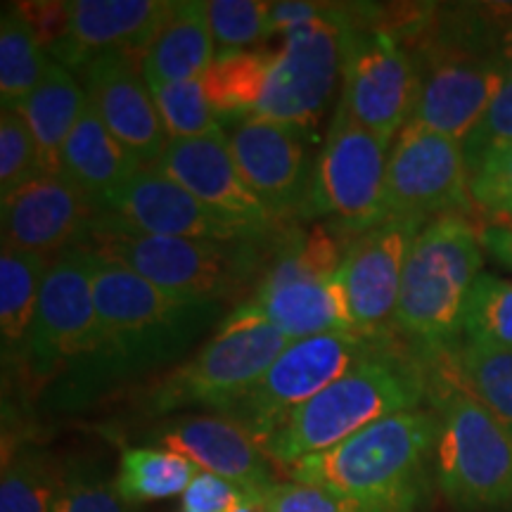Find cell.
Listing matches in <instances>:
<instances>
[{"instance_id":"f1b7e54d","label":"cell","mask_w":512,"mask_h":512,"mask_svg":"<svg viewBox=\"0 0 512 512\" xmlns=\"http://www.w3.org/2000/svg\"><path fill=\"white\" fill-rule=\"evenodd\" d=\"M273 60L275 50L264 48L216 57L209 72L202 76V86L219 121L228 119L235 124L256 117Z\"/></svg>"},{"instance_id":"74e56055","label":"cell","mask_w":512,"mask_h":512,"mask_svg":"<svg viewBox=\"0 0 512 512\" xmlns=\"http://www.w3.org/2000/svg\"><path fill=\"white\" fill-rule=\"evenodd\" d=\"M470 195L484 214L512 219V145L498 147L470 166Z\"/></svg>"},{"instance_id":"4fadbf2b","label":"cell","mask_w":512,"mask_h":512,"mask_svg":"<svg viewBox=\"0 0 512 512\" xmlns=\"http://www.w3.org/2000/svg\"><path fill=\"white\" fill-rule=\"evenodd\" d=\"M470 171L463 143L411 121L389 150L384 211L387 221L418 226L470 211Z\"/></svg>"},{"instance_id":"1f68e13d","label":"cell","mask_w":512,"mask_h":512,"mask_svg":"<svg viewBox=\"0 0 512 512\" xmlns=\"http://www.w3.org/2000/svg\"><path fill=\"white\" fill-rule=\"evenodd\" d=\"M62 470L41 448H19L3 465L0 512H53Z\"/></svg>"},{"instance_id":"ffe728a7","label":"cell","mask_w":512,"mask_h":512,"mask_svg":"<svg viewBox=\"0 0 512 512\" xmlns=\"http://www.w3.org/2000/svg\"><path fill=\"white\" fill-rule=\"evenodd\" d=\"M98 211L76 185L43 174L0 202L3 247L57 259L79 245Z\"/></svg>"},{"instance_id":"7a4b0ae2","label":"cell","mask_w":512,"mask_h":512,"mask_svg":"<svg viewBox=\"0 0 512 512\" xmlns=\"http://www.w3.org/2000/svg\"><path fill=\"white\" fill-rule=\"evenodd\" d=\"M439 418L415 408L389 415L323 453L285 467L292 482L323 486L373 512H415L437 451Z\"/></svg>"},{"instance_id":"7402d4cb","label":"cell","mask_w":512,"mask_h":512,"mask_svg":"<svg viewBox=\"0 0 512 512\" xmlns=\"http://www.w3.org/2000/svg\"><path fill=\"white\" fill-rule=\"evenodd\" d=\"M155 448L188 458L202 472L219 475L245 491H264L275 479L271 460L238 422L223 415H178L150 432Z\"/></svg>"},{"instance_id":"5b68a950","label":"cell","mask_w":512,"mask_h":512,"mask_svg":"<svg viewBox=\"0 0 512 512\" xmlns=\"http://www.w3.org/2000/svg\"><path fill=\"white\" fill-rule=\"evenodd\" d=\"M484 264L482 230L463 216L427 223L415 238L403 268L394 328L430 356L451 349L463 328L467 294Z\"/></svg>"},{"instance_id":"83f0119b","label":"cell","mask_w":512,"mask_h":512,"mask_svg":"<svg viewBox=\"0 0 512 512\" xmlns=\"http://www.w3.org/2000/svg\"><path fill=\"white\" fill-rule=\"evenodd\" d=\"M434 368L472 394L512 434V349L463 344L430 358Z\"/></svg>"},{"instance_id":"ab89813d","label":"cell","mask_w":512,"mask_h":512,"mask_svg":"<svg viewBox=\"0 0 512 512\" xmlns=\"http://www.w3.org/2000/svg\"><path fill=\"white\" fill-rule=\"evenodd\" d=\"M268 512H373L323 486L302 482H273L261 491Z\"/></svg>"},{"instance_id":"e575fe53","label":"cell","mask_w":512,"mask_h":512,"mask_svg":"<svg viewBox=\"0 0 512 512\" xmlns=\"http://www.w3.org/2000/svg\"><path fill=\"white\" fill-rule=\"evenodd\" d=\"M271 3L264 0H209V24L216 57L252 50L266 38V17Z\"/></svg>"},{"instance_id":"d6a6232c","label":"cell","mask_w":512,"mask_h":512,"mask_svg":"<svg viewBox=\"0 0 512 512\" xmlns=\"http://www.w3.org/2000/svg\"><path fill=\"white\" fill-rule=\"evenodd\" d=\"M460 332L470 344L512 349V280L479 275L467 294Z\"/></svg>"},{"instance_id":"b9f144b4","label":"cell","mask_w":512,"mask_h":512,"mask_svg":"<svg viewBox=\"0 0 512 512\" xmlns=\"http://www.w3.org/2000/svg\"><path fill=\"white\" fill-rule=\"evenodd\" d=\"M330 5L320 3H299V0H285V3H271L266 17V38L273 34H292V31L316 24L328 17Z\"/></svg>"},{"instance_id":"5bb4252c","label":"cell","mask_w":512,"mask_h":512,"mask_svg":"<svg viewBox=\"0 0 512 512\" xmlns=\"http://www.w3.org/2000/svg\"><path fill=\"white\" fill-rule=\"evenodd\" d=\"M93 256L81 247L62 252L50 264L38 299L27 349V373L43 384L95 354L100 342L91 283Z\"/></svg>"},{"instance_id":"603a6c76","label":"cell","mask_w":512,"mask_h":512,"mask_svg":"<svg viewBox=\"0 0 512 512\" xmlns=\"http://www.w3.org/2000/svg\"><path fill=\"white\" fill-rule=\"evenodd\" d=\"M221 325H268L292 342L356 330L347 294L339 278L299 280L280 287H256L252 297Z\"/></svg>"},{"instance_id":"6da1fadb","label":"cell","mask_w":512,"mask_h":512,"mask_svg":"<svg viewBox=\"0 0 512 512\" xmlns=\"http://www.w3.org/2000/svg\"><path fill=\"white\" fill-rule=\"evenodd\" d=\"M91 283L100 342L93 356L72 368V389L83 396L174 361L221 313L219 304L178 299L98 256Z\"/></svg>"},{"instance_id":"3957f363","label":"cell","mask_w":512,"mask_h":512,"mask_svg":"<svg viewBox=\"0 0 512 512\" xmlns=\"http://www.w3.org/2000/svg\"><path fill=\"white\" fill-rule=\"evenodd\" d=\"M430 375L401 347L380 354L299 406L259 448L275 465L290 467L342 444L389 415L415 411Z\"/></svg>"},{"instance_id":"e0dca14e","label":"cell","mask_w":512,"mask_h":512,"mask_svg":"<svg viewBox=\"0 0 512 512\" xmlns=\"http://www.w3.org/2000/svg\"><path fill=\"white\" fill-rule=\"evenodd\" d=\"M171 8L174 0H72L64 3V29L48 50L69 72H81L95 57L110 53L143 64Z\"/></svg>"},{"instance_id":"60d3db41","label":"cell","mask_w":512,"mask_h":512,"mask_svg":"<svg viewBox=\"0 0 512 512\" xmlns=\"http://www.w3.org/2000/svg\"><path fill=\"white\" fill-rule=\"evenodd\" d=\"M247 491L211 472H197L185 494L181 496V510L185 512H233L245 501Z\"/></svg>"},{"instance_id":"f546056e","label":"cell","mask_w":512,"mask_h":512,"mask_svg":"<svg viewBox=\"0 0 512 512\" xmlns=\"http://www.w3.org/2000/svg\"><path fill=\"white\" fill-rule=\"evenodd\" d=\"M41 36L22 5H3L0 15V98L3 110H17L48 69Z\"/></svg>"},{"instance_id":"4316f807","label":"cell","mask_w":512,"mask_h":512,"mask_svg":"<svg viewBox=\"0 0 512 512\" xmlns=\"http://www.w3.org/2000/svg\"><path fill=\"white\" fill-rule=\"evenodd\" d=\"M50 264L53 259L41 254L8 247L0 252V344L5 370L27 366L31 325Z\"/></svg>"},{"instance_id":"ee69618b","label":"cell","mask_w":512,"mask_h":512,"mask_svg":"<svg viewBox=\"0 0 512 512\" xmlns=\"http://www.w3.org/2000/svg\"><path fill=\"white\" fill-rule=\"evenodd\" d=\"M233 512H268L264 505V498H261V491H247L245 501H242Z\"/></svg>"},{"instance_id":"7c38bea8","label":"cell","mask_w":512,"mask_h":512,"mask_svg":"<svg viewBox=\"0 0 512 512\" xmlns=\"http://www.w3.org/2000/svg\"><path fill=\"white\" fill-rule=\"evenodd\" d=\"M420 98V72L411 48L384 27L356 22L344 31L342 107L356 124L394 143L411 124Z\"/></svg>"},{"instance_id":"4dcf8cb0","label":"cell","mask_w":512,"mask_h":512,"mask_svg":"<svg viewBox=\"0 0 512 512\" xmlns=\"http://www.w3.org/2000/svg\"><path fill=\"white\" fill-rule=\"evenodd\" d=\"M197 472L200 467L178 453L155 446H128L121 451L114 486L124 503L162 501L183 496Z\"/></svg>"},{"instance_id":"ac0fdd59","label":"cell","mask_w":512,"mask_h":512,"mask_svg":"<svg viewBox=\"0 0 512 512\" xmlns=\"http://www.w3.org/2000/svg\"><path fill=\"white\" fill-rule=\"evenodd\" d=\"M152 169L181 185L223 219L266 238L280 233V223L275 221V216L242 181L235 159L230 155L226 131L204 138L171 140Z\"/></svg>"},{"instance_id":"836d02e7","label":"cell","mask_w":512,"mask_h":512,"mask_svg":"<svg viewBox=\"0 0 512 512\" xmlns=\"http://www.w3.org/2000/svg\"><path fill=\"white\" fill-rule=\"evenodd\" d=\"M159 119L171 140L204 138L226 131L204 95L202 79L150 88Z\"/></svg>"},{"instance_id":"f6af8a7d","label":"cell","mask_w":512,"mask_h":512,"mask_svg":"<svg viewBox=\"0 0 512 512\" xmlns=\"http://www.w3.org/2000/svg\"><path fill=\"white\" fill-rule=\"evenodd\" d=\"M501 50H503V57H505V60H508V64H512V24H510V27L503 29Z\"/></svg>"},{"instance_id":"d6986e66","label":"cell","mask_w":512,"mask_h":512,"mask_svg":"<svg viewBox=\"0 0 512 512\" xmlns=\"http://www.w3.org/2000/svg\"><path fill=\"white\" fill-rule=\"evenodd\" d=\"M422 228L411 221H384L347 245L337 278L356 330L389 332V325H394L403 268Z\"/></svg>"},{"instance_id":"484cf974","label":"cell","mask_w":512,"mask_h":512,"mask_svg":"<svg viewBox=\"0 0 512 512\" xmlns=\"http://www.w3.org/2000/svg\"><path fill=\"white\" fill-rule=\"evenodd\" d=\"M86 91L74 72L50 60L36 91L17 107L38 145L43 174L60 176L62 150L86 105Z\"/></svg>"},{"instance_id":"277c9868","label":"cell","mask_w":512,"mask_h":512,"mask_svg":"<svg viewBox=\"0 0 512 512\" xmlns=\"http://www.w3.org/2000/svg\"><path fill=\"white\" fill-rule=\"evenodd\" d=\"M264 242L226 245L209 240L159 238L138 233L105 211H98L76 247L102 261L128 268L178 299L219 304L223 299L238 297L249 283H259L256 275L261 278L271 259V254L261 249Z\"/></svg>"},{"instance_id":"ba28073f","label":"cell","mask_w":512,"mask_h":512,"mask_svg":"<svg viewBox=\"0 0 512 512\" xmlns=\"http://www.w3.org/2000/svg\"><path fill=\"white\" fill-rule=\"evenodd\" d=\"M290 344L268 325H221L195 356L145 389L140 411L152 418L197 406L223 413Z\"/></svg>"},{"instance_id":"d590c367","label":"cell","mask_w":512,"mask_h":512,"mask_svg":"<svg viewBox=\"0 0 512 512\" xmlns=\"http://www.w3.org/2000/svg\"><path fill=\"white\" fill-rule=\"evenodd\" d=\"M43 176L34 133L15 110L0 114V200Z\"/></svg>"},{"instance_id":"2e32d148","label":"cell","mask_w":512,"mask_h":512,"mask_svg":"<svg viewBox=\"0 0 512 512\" xmlns=\"http://www.w3.org/2000/svg\"><path fill=\"white\" fill-rule=\"evenodd\" d=\"M98 209L138 233L159 235V238L209 240L226 242V245L273 238L223 219L152 166L140 169L131 181L102 197Z\"/></svg>"},{"instance_id":"7bdbcfd3","label":"cell","mask_w":512,"mask_h":512,"mask_svg":"<svg viewBox=\"0 0 512 512\" xmlns=\"http://www.w3.org/2000/svg\"><path fill=\"white\" fill-rule=\"evenodd\" d=\"M482 245L484 252L491 254L498 264L512 271V228L491 226L482 230Z\"/></svg>"},{"instance_id":"f35d334b","label":"cell","mask_w":512,"mask_h":512,"mask_svg":"<svg viewBox=\"0 0 512 512\" xmlns=\"http://www.w3.org/2000/svg\"><path fill=\"white\" fill-rule=\"evenodd\" d=\"M508 145H512V64L501 91L496 93V98L491 100L489 107H486L484 117L477 121V126L472 128L470 136L463 140L467 171H470V166H475L484 155Z\"/></svg>"},{"instance_id":"7dc6e473","label":"cell","mask_w":512,"mask_h":512,"mask_svg":"<svg viewBox=\"0 0 512 512\" xmlns=\"http://www.w3.org/2000/svg\"><path fill=\"white\" fill-rule=\"evenodd\" d=\"M178 512H185V510H178Z\"/></svg>"},{"instance_id":"44dd1931","label":"cell","mask_w":512,"mask_h":512,"mask_svg":"<svg viewBox=\"0 0 512 512\" xmlns=\"http://www.w3.org/2000/svg\"><path fill=\"white\" fill-rule=\"evenodd\" d=\"M81 76L88 102L114 138L128 147L143 166L155 164L171 138L159 119L143 64L128 55L110 53L86 64Z\"/></svg>"},{"instance_id":"30bf717a","label":"cell","mask_w":512,"mask_h":512,"mask_svg":"<svg viewBox=\"0 0 512 512\" xmlns=\"http://www.w3.org/2000/svg\"><path fill=\"white\" fill-rule=\"evenodd\" d=\"M392 143L356 124L342 107L332 114L323 150L313 162L302 219L330 216L344 233L361 235L387 221L384 185Z\"/></svg>"},{"instance_id":"cb8c5ba5","label":"cell","mask_w":512,"mask_h":512,"mask_svg":"<svg viewBox=\"0 0 512 512\" xmlns=\"http://www.w3.org/2000/svg\"><path fill=\"white\" fill-rule=\"evenodd\" d=\"M140 169L145 166L114 138V133L86 100L72 136L64 143L60 176L91 197L98 207L102 197L131 181Z\"/></svg>"},{"instance_id":"8d00e7d4","label":"cell","mask_w":512,"mask_h":512,"mask_svg":"<svg viewBox=\"0 0 512 512\" xmlns=\"http://www.w3.org/2000/svg\"><path fill=\"white\" fill-rule=\"evenodd\" d=\"M53 512H126L117 486L91 465L62 470Z\"/></svg>"},{"instance_id":"9a60e30c","label":"cell","mask_w":512,"mask_h":512,"mask_svg":"<svg viewBox=\"0 0 512 512\" xmlns=\"http://www.w3.org/2000/svg\"><path fill=\"white\" fill-rule=\"evenodd\" d=\"M226 136L242 181L275 221L302 219L313 181V164L306 150L309 136L259 117L235 121Z\"/></svg>"},{"instance_id":"9c48e42d","label":"cell","mask_w":512,"mask_h":512,"mask_svg":"<svg viewBox=\"0 0 512 512\" xmlns=\"http://www.w3.org/2000/svg\"><path fill=\"white\" fill-rule=\"evenodd\" d=\"M413 55L420 72L413 121L463 143L508 79V60L501 50L482 48L475 31L439 34Z\"/></svg>"},{"instance_id":"8992f818","label":"cell","mask_w":512,"mask_h":512,"mask_svg":"<svg viewBox=\"0 0 512 512\" xmlns=\"http://www.w3.org/2000/svg\"><path fill=\"white\" fill-rule=\"evenodd\" d=\"M439 439L434 475L446 498L467 510L512 503V434L451 377L427 366Z\"/></svg>"},{"instance_id":"bcb514c9","label":"cell","mask_w":512,"mask_h":512,"mask_svg":"<svg viewBox=\"0 0 512 512\" xmlns=\"http://www.w3.org/2000/svg\"><path fill=\"white\" fill-rule=\"evenodd\" d=\"M501 226H505V228H512V219H508V221H503Z\"/></svg>"},{"instance_id":"8fae6325","label":"cell","mask_w":512,"mask_h":512,"mask_svg":"<svg viewBox=\"0 0 512 512\" xmlns=\"http://www.w3.org/2000/svg\"><path fill=\"white\" fill-rule=\"evenodd\" d=\"M356 8L330 5L328 17L285 36L275 50L256 117L311 136L328 110L344 69V31L356 24Z\"/></svg>"},{"instance_id":"d4e9b609","label":"cell","mask_w":512,"mask_h":512,"mask_svg":"<svg viewBox=\"0 0 512 512\" xmlns=\"http://www.w3.org/2000/svg\"><path fill=\"white\" fill-rule=\"evenodd\" d=\"M216 60L209 12L204 0H174V8L143 57L150 88L202 79Z\"/></svg>"},{"instance_id":"52a82bcc","label":"cell","mask_w":512,"mask_h":512,"mask_svg":"<svg viewBox=\"0 0 512 512\" xmlns=\"http://www.w3.org/2000/svg\"><path fill=\"white\" fill-rule=\"evenodd\" d=\"M396 347L399 344L392 332L349 330L299 339L275 358L259 382L219 415L238 422L261 446L299 406L370 358Z\"/></svg>"}]
</instances>
